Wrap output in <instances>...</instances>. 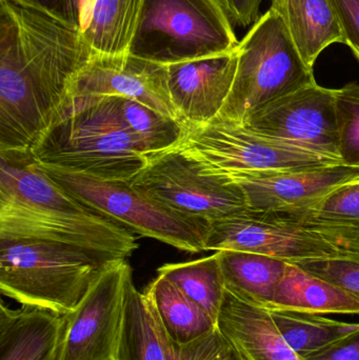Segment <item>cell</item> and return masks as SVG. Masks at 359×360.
Here are the masks:
<instances>
[{"label": "cell", "instance_id": "cell-3", "mask_svg": "<svg viewBox=\"0 0 359 360\" xmlns=\"http://www.w3.org/2000/svg\"><path fill=\"white\" fill-rule=\"evenodd\" d=\"M30 152L39 164L110 181L130 182L149 162L117 96L70 97Z\"/></svg>", "mask_w": 359, "mask_h": 360}, {"label": "cell", "instance_id": "cell-25", "mask_svg": "<svg viewBox=\"0 0 359 360\" xmlns=\"http://www.w3.org/2000/svg\"><path fill=\"white\" fill-rule=\"evenodd\" d=\"M157 273L202 307L217 326L226 291L217 252L192 262L164 264Z\"/></svg>", "mask_w": 359, "mask_h": 360}, {"label": "cell", "instance_id": "cell-20", "mask_svg": "<svg viewBox=\"0 0 359 360\" xmlns=\"http://www.w3.org/2000/svg\"><path fill=\"white\" fill-rule=\"evenodd\" d=\"M171 340L145 293L135 287L133 271L126 283L124 315L116 360H173Z\"/></svg>", "mask_w": 359, "mask_h": 360}, {"label": "cell", "instance_id": "cell-24", "mask_svg": "<svg viewBox=\"0 0 359 360\" xmlns=\"http://www.w3.org/2000/svg\"><path fill=\"white\" fill-rule=\"evenodd\" d=\"M270 312L287 344L303 359L326 352L359 333V323L337 321L326 315Z\"/></svg>", "mask_w": 359, "mask_h": 360}, {"label": "cell", "instance_id": "cell-31", "mask_svg": "<svg viewBox=\"0 0 359 360\" xmlns=\"http://www.w3.org/2000/svg\"><path fill=\"white\" fill-rule=\"evenodd\" d=\"M339 13L346 44L359 60V0H332Z\"/></svg>", "mask_w": 359, "mask_h": 360}, {"label": "cell", "instance_id": "cell-29", "mask_svg": "<svg viewBox=\"0 0 359 360\" xmlns=\"http://www.w3.org/2000/svg\"><path fill=\"white\" fill-rule=\"evenodd\" d=\"M291 264L359 296V254L297 260Z\"/></svg>", "mask_w": 359, "mask_h": 360}, {"label": "cell", "instance_id": "cell-27", "mask_svg": "<svg viewBox=\"0 0 359 360\" xmlns=\"http://www.w3.org/2000/svg\"><path fill=\"white\" fill-rule=\"evenodd\" d=\"M339 153L341 164L359 170V84L335 89Z\"/></svg>", "mask_w": 359, "mask_h": 360}, {"label": "cell", "instance_id": "cell-21", "mask_svg": "<svg viewBox=\"0 0 359 360\" xmlns=\"http://www.w3.org/2000/svg\"><path fill=\"white\" fill-rule=\"evenodd\" d=\"M215 252L218 253L226 290L255 306L269 304L284 278L286 260L235 250Z\"/></svg>", "mask_w": 359, "mask_h": 360}, {"label": "cell", "instance_id": "cell-33", "mask_svg": "<svg viewBox=\"0 0 359 360\" xmlns=\"http://www.w3.org/2000/svg\"><path fill=\"white\" fill-rule=\"evenodd\" d=\"M263 0H219L232 25L247 27L261 18Z\"/></svg>", "mask_w": 359, "mask_h": 360}, {"label": "cell", "instance_id": "cell-35", "mask_svg": "<svg viewBox=\"0 0 359 360\" xmlns=\"http://www.w3.org/2000/svg\"><path fill=\"white\" fill-rule=\"evenodd\" d=\"M96 0H79V29L86 25Z\"/></svg>", "mask_w": 359, "mask_h": 360}, {"label": "cell", "instance_id": "cell-15", "mask_svg": "<svg viewBox=\"0 0 359 360\" xmlns=\"http://www.w3.org/2000/svg\"><path fill=\"white\" fill-rule=\"evenodd\" d=\"M237 49L208 58L168 65L173 103L187 126H202L221 113L237 70Z\"/></svg>", "mask_w": 359, "mask_h": 360}, {"label": "cell", "instance_id": "cell-9", "mask_svg": "<svg viewBox=\"0 0 359 360\" xmlns=\"http://www.w3.org/2000/svg\"><path fill=\"white\" fill-rule=\"evenodd\" d=\"M176 150L202 174L223 179L240 173L308 170L343 165L339 160L312 153L270 139L244 124L215 118L202 126L185 127Z\"/></svg>", "mask_w": 359, "mask_h": 360}, {"label": "cell", "instance_id": "cell-32", "mask_svg": "<svg viewBox=\"0 0 359 360\" xmlns=\"http://www.w3.org/2000/svg\"><path fill=\"white\" fill-rule=\"evenodd\" d=\"M12 1L48 13L74 27H79V10L75 0H12Z\"/></svg>", "mask_w": 359, "mask_h": 360}, {"label": "cell", "instance_id": "cell-19", "mask_svg": "<svg viewBox=\"0 0 359 360\" xmlns=\"http://www.w3.org/2000/svg\"><path fill=\"white\" fill-rule=\"evenodd\" d=\"M269 311L359 316V296L288 262Z\"/></svg>", "mask_w": 359, "mask_h": 360}, {"label": "cell", "instance_id": "cell-28", "mask_svg": "<svg viewBox=\"0 0 359 360\" xmlns=\"http://www.w3.org/2000/svg\"><path fill=\"white\" fill-rule=\"evenodd\" d=\"M301 211L320 219L359 224V179L341 184L322 200Z\"/></svg>", "mask_w": 359, "mask_h": 360}, {"label": "cell", "instance_id": "cell-11", "mask_svg": "<svg viewBox=\"0 0 359 360\" xmlns=\"http://www.w3.org/2000/svg\"><path fill=\"white\" fill-rule=\"evenodd\" d=\"M244 126L287 145L341 162L335 89L324 88L316 82L266 105Z\"/></svg>", "mask_w": 359, "mask_h": 360}, {"label": "cell", "instance_id": "cell-34", "mask_svg": "<svg viewBox=\"0 0 359 360\" xmlns=\"http://www.w3.org/2000/svg\"><path fill=\"white\" fill-rule=\"evenodd\" d=\"M305 360H359V333L326 352Z\"/></svg>", "mask_w": 359, "mask_h": 360}, {"label": "cell", "instance_id": "cell-10", "mask_svg": "<svg viewBox=\"0 0 359 360\" xmlns=\"http://www.w3.org/2000/svg\"><path fill=\"white\" fill-rule=\"evenodd\" d=\"M130 184L166 207L209 222L248 209L238 184L202 174L176 150L152 156Z\"/></svg>", "mask_w": 359, "mask_h": 360}, {"label": "cell", "instance_id": "cell-7", "mask_svg": "<svg viewBox=\"0 0 359 360\" xmlns=\"http://www.w3.org/2000/svg\"><path fill=\"white\" fill-rule=\"evenodd\" d=\"M233 27L219 0H145L130 54L166 65L227 54Z\"/></svg>", "mask_w": 359, "mask_h": 360}, {"label": "cell", "instance_id": "cell-4", "mask_svg": "<svg viewBox=\"0 0 359 360\" xmlns=\"http://www.w3.org/2000/svg\"><path fill=\"white\" fill-rule=\"evenodd\" d=\"M38 240H0V291L22 306L69 314L119 260Z\"/></svg>", "mask_w": 359, "mask_h": 360}, {"label": "cell", "instance_id": "cell-1", "mask_svg": "<svg viewBox=\"0 0 359 360\" xmlns=\"http://www.w3.org/2000/svg\"><path fill=\"white\" fill-rule=\"evenodd\" d=\"M92 55L79 27L0 0V150L31 149Z\"/></svg>", "mask_w": 359, "mask_h": 360}, {"label": "cell", "instance_id": "cell-12", "mask_svg": "<svg viewBox=\"0 0 359 360\" xmlns=\"http://www.w3.org/2000/svg\"><path fill=\"white\" fill-rule=\"evenodd\" d=\"M132 272L126 259L110 266L74 312L59 360H116L124 315L126 283Z\"/></svg>", "mask_w": 359, "mask_h": 360}, {"label": "cell", "instance_id": "cell-5", "mask_svg": "<svg viewBox=\"0 0 359 360\" xmlns=\"http://www.w3.org/2000/svg\"><path fill=\"white\" fill-rule=\"evenodd\" d=\"M253 252L287 262L359 254V224L320 219L305 211L244 210L210 222L206 251Z\"/></svg>", "mask_w": 359, "mask_h": 360}, {"label": "cell", "instance_id": "cell-14", "mask_svg": "<svg viewBox=\"0 0 359 360\" xmlns=\"http://www.w3.org/2000/svg\"><path fill=\"white\" fill-rule=\"evenodd\" d=\"M359 179V170L344 165L269 173H240L221 179L235 182L248 209L259 212L309 209L341 184Z\"/></svg>", "mask_w": 359, "mask_h": 360}, {"label": "cell", "instance_id": "cell-2", "mask_svg": "<svg viewBox=\"0 0 359 360\" xmlns=\"http://www.w3.org/2000/svg\"><path fill=\"white\" fill-rule=\"evenodd\" d=\"M0 240L48 241L126 259L138 248L134 233L67 194L30 150H0Z\"/></svg>", "mask_w": 359, "mask_h": 360}, {"label": "cell", "instance_id": "cell-18", "mask_svg": "<svg viewBox=\"0 0 359 360\" xmlns=\"http://www.w3.org/2000/svg\"><path fill=\"white\" fill-rule=\"evenodd\" d=\"M273 8L308 67L331 44H346L345 33L332 0H272Z\"/></svg>", "mask_w": 359, "mask_h": 360}, {"label": "cell", "instance_id": "cell-8", "mask_svg": "<svg viewBox=\"0 0 359 360\" xmlns=\"http://www.w3.org/2000/svg\"><path fill=\"white\" fill-rule=\"evenodd\" d=\"M39 164V162H38ZM67 194L89 209L134 234L150 237L181 251H206L210 222L166 207L128 181H110L39 164Z\"/></svg>", "mask_w": 359, "mask_h": 360}, {"label": "cell", "instance_id": "cell-26", "mask_svg": "<svg viewBox=\"0 0 359 360\" xmlns=\"http://www.w3.org/2000/svg\"><path fill=\"white\" fill-rule=\"evenodd\" d=\"M118 105L124 124L143 146L149 160L174 149L181 141L185 126L177 120L124 97H118Z\"/></svg>", "mask_w": 359, "mask_h": 360}, {"label": "cell", "instance_id": "cell-16", "mask_svg": "<svg viewBox=\"0 0 359 360\" xmlns=\"http://www.w3.org/2000/svg\"><path fill=\"white\" fill-rule=\"evenodd\" d=\"M217 328L236 360H305L282 338L271 312L226 290Z\"/></svg>", "mask_w": 359, "mask_h": 360}, {"label": "cell", "instance_id": "cell-22", "mask_svg": "<svg viewBox=\"0 0 359 360\" xmlns=\"http://www.w3.org/2000/svg\"><path fill=\"white\" fill-rule=\"evenodd\" d=\"M145 0H96L82 27V36L93 54L124 56L138 27Z\"/></svg>", "mask_w": 359, "mask_h": 360}, {"label": "cell", "instance_id": "cell-13", "mask_svg": "<svg viewBox=\"0 0 359 360\" xmlns=\"http://www.w3.org/2000/svg\"><path fill=\"white\" fill-rule=\"evenodd\" d=\"M81 96L124 97L183 124L171 97L168 65L131 54H93L72 86L70 97Z\"/></svg>", "mask_w": 359, "mask_h": 360}, {"label": "cell", "instance_id": "cell-6", "mask_svg": "<svg viewBox=\"0 0 359 360\" xmlns=\"http://www.w3.org/2000/svg\"><path fill=\"white\" fill-rule=\"evenodd\" d=\"M237 53L233 86L217 120L244 124L276 99L316 82L273 8L251 27Z\"/></svg>", "mask_w": 359, "mask_h": 360}, {"label": "cell", "instance_id": "cell-36", "mask_svg": "<svg viewBox=\"0 0 359 360\" xmlns=\"http://www.w3.org/2000/svg\"><path fill=\"white\" fill-rule=\"evenodd\" d=\"M76 4H77L78 10H79V0H75Z\"/></svg>", "mask_w": 359, "mask_h": 360}, {"label": "cell", "instance_id": "cell-17", "mask_svg": "<svg viewBox=\"0 0 359 360\" xmlns=\"http://www.w3.org/2000/svg\"><path fill=\"white\" fill-rule=\"evenodd\" d=\"M67 314L37 307L0 304V360H59Z\"/></svg>", "mask_w": 359, "mask_h": 360}, {"label": "cell", "instance_id": "cell-30", "mask_svg": "<svg viewBox=\"0 0 359 360\" xmlns=\"http://www.w3.org/2000/svg\"><path fill=\"white\" fill-rule=\"evenodd\" d=\"M173 360H236L218 328L185 345L175 344Z\"/></svg>", "mask_w": 359, "mask_h": 360}, {"label": "cell", "instance_id": "cell-23", "mask_svg": "<svg viewBox=\"0 0 359 360\" xmlns=\"http://www.w3.org/2000/svg\"><path fill=\"white\" fill-rule=\"evenodd\" d=\"M145 295L175 344L193 342L217 327L202 307L160 275L148 285Z\"/></svg>", "mask_w": 359, "mask_h": 360}]
</instances>
